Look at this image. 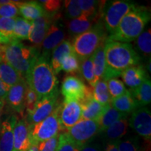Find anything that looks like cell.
Wrapping results in <instances>:
<instances>
[{"instance_id": "cell-39", "label": "cell", "mask_w": 151, "mask_h": 151, "mask_svg": "<svg viewBox=\"0 0 151 151\" xmlns=\"http://www.w3.org/2000/svg\"><path fill=\"white\" fill-rule=\"evenodd\" d=\"M64 4H65L66 14L69 18L74 19L83 15L78 1L76 0H66Z\"/></svg>"}, {"instance_id": "cell-23", "label": "cell", "mask_w": 151, "mask_h": 151, "mask_svg": "<svg viewBox=\"0 0 151 151\" xmlns=\"http://www.w3.org/2000/svg\"><path fill=\"white\" fill-rule=\"evenodd\" d=\"M0 79L6 86L10 88L24 78L3 58H0Z\"/></svg>"}, {"instance_id": "cell-31", "label": "cell", "mask_w": 151, "mask_h": 151, "mask_svg": "<svg viewBox=\"0 0 151 151\" xmlns=\"http://www.w3.org/2000/svg\"><path fill=\"white\" fill-rule=\"evenodd\" d=\"M93 97L96 101L103 106L109 105L111 104V98L109 94L106 81L104 80H99L92 88Z\"/></svg>"}, {"instance_id": "cell-5", "label": "cell", "mask_w": 151, "mask_h": 151, "mask_svg": "<svg viewBox=\"0 0 151 151\" xmlns=\"http://www.w3.org/2000/svg\"><path fill=\"white\" fill-rule=\"evenodd\" d=\"M107 38V32L101 20L86 32L73 38L71 44L73 53L80 62L86 60L94 54Z\"/></svg>"}, {"instance_id": "cell-47", "label": "cell", "mask_w": 151, "mask_h": 151, "mask_svg": "<svg viewBox=\"0 0 151 151\" xmlns=\"http://www.w3.org/2000/svg\"><path fill=\"white\" fill-rule=\"evenodd\" d=\"M5 101H3V100L0 99V129H1V123H2V121H1V116H2V112L4 106Z\"/></svg>"}, {"instance_id": "cell-33", "label": "cell", "mask_w": 151, "mask_h": 151, "mask_svg": "<svg viewBox=\"0 0 151 151\" xmlns=\"http://www.w3.org/2000/svg\"><path fill=\"white\" fill-rule=\"evenodd\" d=\"M137 49L146 57H150L151 54V31L150 28L143 32L135 40Z\"/></svg>"}, {"instance_id": "cell-10", "label": "cell", "mask_w": 151, "mask_h": 151, "mask_svg": "<svg viewBox=\"0 0 151 151\" xmlns=\"http://www.w3.org/2000/svg\"><path fill=\"white\" fill-rule=\"evenodd\" d=\"M128 124L145 140L151 139V113L146 107H139L132 113Z\"/></svg>"}, {"instance_id": "cell-44", "label": "cell", "mask_w": 151, "mask_h": 151, "mask_svg": "<svg viewBox=\"0 0 151 151\" xmlns=\"http://www.w3.org/2000/svg\"><path fill=\"white\" fill-rule=\"evenodd\" d=\"M78 151H104L102 148L97 143H87L82 146H77Z\"/></svg>"}, {"instance_id": "cell-25", "label": "cell", "mask_w": 151, "mask_h": 151, "mask_svg": "<svg viewBox=\"0 0 151 151\" xmlns=\"http://www.w3.org/2000/svg\"><path fill=\"white\" fill-rule=\"evenodd\" d=\"M128 114L119 112L116 109H113L109 104L107 106L105 111H104L99 120H97L99 127V132H103L106 129H108L111 124L116 122L119 120L123 118H127Z\"/></svg>"}, {"instance_id": "cell-35", "label": "cell", "mask_w": 151, "mask_h": 151, "mask_svg": "<svg viewBox=\"0 0 151 151\" xmlns=\"http://www.w3.org/2000/svg\"><path fill=\"white\" fill-rule=\"evenodd\" d=\"M106 84L109 94L112 99L123 95L128 92L123 82L118 78L109 79L106 81Z\"/></svg>"}, {"instance_id": "cell-16", "label": "cell", "mask_w": 151, "mask_h": 151, "mask_svg": "<svg viewBox=\"0 0 151 151\" xmlns=\"http://www.w3.org/2000/svg\"><path fill=\"white\" fill-rule=\"evenodd\" d=\"M82 109V119L84 120H99L107 106H103L94 99L92 88L88 87L86 97L81 102Z\"/></svg>"}, {"instance_id": "cell-29", "label": "cell", "mask_w": 151, "mask_h": 151, "mask_svg": "<svg viewBox=\"0 0 151 151\" xmlns=\"http://www.w3.org/2000/svg\"><path fill=\"white\" fill-rule=\"evenodd\" d=\"M105 42L100 45L92 55L94 74L98 81L103 79L106 71Z\"/></svg>"}, {"instance_id": "cell-6", "label": "cell", "mask_w": 151, "mask_h": 151, "mask_svg": "<svg viewBox=\"0 0 151 151\" xmlns=\"http://www.w3.org/2000/svg\"><path fill=\"white\" fill-rule=\"evenodd\" d=\"M60 104L53 112L43 121L29 127L31 143H40L60 134V132L65 131L60 120Z\"/></svg>"}, {"instance_id": "cell-9", "label": "cell", "mask_w": 151, "mask_h": 151, "mask_svg": "<svg viewBox=\"0 0 151 151\" xmlns=\"http://www.w3.org/2000/svg\"><path fill=\"white\" fill-rule=\"evenodd\" d=\"M58 97L59 91L55 92L48 97L38 100L33 110L30 113H27V118L25 120L29 126L39 123L48 118L60 105Z\"/></svg>"}, {"instance_id": "cell-3", "label": "cell", "mask_w": 151, "mask_h": 151, "mask_svg": "<svg viewBox=\"0 0 151 151\" xmlns=\"http://www.w3.org/2000/svg\"><path fill=\"white\" fill-rule=\"evenodd\" d=\"M150 20V13L144 6L137 5L123 17L118 27L107 38L108 40L129 43L135 41Z\"/></svg>"}, {"instance_id": "cell-45", "label": "cell", "mask_w": 151, "mask_h": 151, "mask_svg": "<svg viewBox=\"0 0 151 151\" xmlns=\"http://www.w3.org/2000/svg\"><path fill=\"white\" fill-rule=\"evenodd\" d=\"M9 88L6 86L0 79V99L5 101L7 93H8Z\"/></svg>"}, {"instance_id": "cell-34", "label": "cell", "mask_w": 151, "mask_h": 151, "mask_svg": "<svg viewBox=\"0 0 151 151\" xmlns=\"http://www.w3.org/2000/svg\"><path fill=\"white\" fill-rule=\"evenodd\" d=\"M61 70L73 76L80 72V61L73 52L67 55L62 61Z\"/></svg>"}, {"instance_id": "cell-48", "label": "cell", "mask_w": 151, "mask_h": 151, "mask_svg": "<svg viewBox=\"0 0 151 151\" xmlns=\"http://www.w3.org/2000/svg\"><path fill=\"white\" fill-rule=\"evenodd\" d=\"M27 151H39V144L38 143H31L29 148Z\"/></svg>"}, {"instance_id": "cell-46", "label": "cell", "mask_w": 151, "mask_h": 151, "mask_svg": "<svg viewBox=\"0 0 151 151\" xmlns=\"http://www.w3.org/2000/svg\"><path fill=\"white\" fill-rule=\"evenodd\" d=\"M105 151H118V141L109 142L106 147Z\"/></svg>"}, {"instance_id": "cell-38", "label": "cell", "mask_w": 151, "mask_h": 151, "mask_svg": "<svg viewBox=\"0 0 151 151\" xmlns=\"http://www.w3.org/2000/svg\"><path fill=\"white\" fill-rule=\"evenodd\" d=\"M118 151H143L136 138L118 141Z\"/></svg>"}, {"instance_id": "cell-18", "label": "cell", "mask_w": 151, "mask_h": 151, "mask_svg": "<svg viewBox=\"0 0 151 151\" xmlns=\"http://www.w3.org/2000/svg\"><path fill=\"white\" fill-rule=\"evenodd\" d=\"M18 120L13 115L2 122L0 129V151H13L14 148V128Z\"/></svg>"}, {"instance_id": "cell-41", "label": "cell", "mask_w": 151, "mask_h": 151, "mask_svg": "<svg viewBox=\"0 0 151 151\" xmlns=\"http://www.w3.org/2000/svg\"><path fill=\"white\" fill-rule=\"evenodd\" d=\"M44 11L50 14H55L61 7V1L58 0H41L39 1Z\"/></svg>"}, {"instance_id": "cell-22", "label": "cell", "mask_w": 151, "mask_h": 151, "mask_svg": "<svg viewBox=\"0 0 151 151\" xmlns=\"http://www.w3.org/2000/svg\"><path fill=\"white\" fill-rule=\"evenodd\" d=\"M72 52H73L71 43L67 40L62 41L52 50L50 65L55 74H58L62 71V63L64 59Z\"/></svg>"}, {"instance_id": "cell-2", "label": "cell", "mask_w": 151, "mask_h": 151, "mask_svg": "<svg viewBox=\"0 0 151 151\" xmlns=\"http://www.w3.org/2000/svg\"><path fill=\"white\" fill-rule=\"evenodd\" d=\"M27 86L37 94L38 100L58 92V80L48 59L42 55L38 58L25 78Z\"/></svg>"}, {"instance_id": "cell-24", "label": "cell", "mask_w": 151, "mask_h": 151, "mask_svg": "<svg viewBox=\"0 0 151 151\" xmlns=\"http://www.w3.org/2000/svg\"><path fill=\"white\" fill-rule=\"evenodd\" d=\"M132 97L135 100L138 106L145 107L150 104L151 101V82L148 77L138 88L129 90Z\"/></svg>"}, {"instance_id": "cell-19", "label": "cell", "mask_w": 151, "mask_h": 151, "mask_svg": "<svg viewBox=\"0 0 151 151\" xmlns=\"http://www.w3.org/2000/svg\"><path fill=\"white\" fill-rule=\"evenodd\" d=\"M124 84L131 90L138 88L148 76L145 68L141 65H137L126 69L120 75Z\"/></svg>"}, {"instance_id": "cell-37", "label": "cell", "mask_w": 151, "mask_h": 151, "mask_svg": "<svg viewBox=\"0 0 151 151\" xmlns=\"http://www.w3.org/2000/svg\"><path fill=\"white\" fill-rule=\"evenodd\" d=\"M56 151H78V148L67 132H63L59 134Z\"/></svg>"}, {"instance_id": "cell-11", "label": "cell", "mask_w": 151, "mask_h": 151, "mask_svg": "<svg viewBox=\"0 0 151 151\" xmlns=\"http://www.w3.org/2000/svg\"><path fill=\"white\" fill-rule=\"evenodd\" d=\"M88 88L83 81L78 77L67 76L62 84L61 92L64 101H76L81 102L86 97Z\"/></svg>"}, {"instance_id": "cell-40", "label": "cell", "mask_w": 151, "mask_h": 151, "mask_svg": "<svg viewBox=\"0 0 151 151\" xmlns=\"http://www.w3.org/2000/svg\"><path fill=\"white\" fill-rule=\"evenodd\" d=\"M19 14L18 8L14 1L0 5V18H16Z\"/></svg>"}, {"instance_id": "cell-12", "label": "cell", "mask_w": 151, "mask_h": 151, "mask_svg": "<svg viewBox=\"0 0 151 151\" xmlns=\"http://www.w3.org/2000/svg\"><path fill=\"white\" fill-rule=\"evenodd\" d=\"M57 14H50L46 12L45 14H43L40 18L32 22V27L29 40L33 44L34 48L37 50H39L41 48L42 42L45 36L50 24L58 16Z\"/></svg>"}, {"instance_id": "cell-27", "label": "cell", "mask_w": 151, "mask_h": 151, "mask_svg": "<svg viewBox=\"0 0 151 151\" xmlns=\"http://www.w3.org/2000/svg\"><path fill=\"white\" fill-rule=\"evenodd\" d=\"M79 6L83 14L88 17H99L102 18V13L106 1L79 0Z\"/></svg>"}, {"instance_id": "cell-13", "label": "cell", "mask_w": 151, "mask_h": 151, "mask_svg": "<svg viewBox=\"0 0 151 151\" xmlns=\"http://www.w3.org/2000/svg\"><path fill=\"white\" fill-rule=\"evenodd\" d=\"M25 79H22L18 83L9 88L5 101L9 108L22 116L25 111V95L27 88Z\"/></svg>"}, {"instance_id": "cell-28", "label": "cell", "mask_w": 151, "mask_h": 151, "mask_svg": "<svg viewBox=\"0 0 151 151\" xmlns=\"http://www.w3.org/2000/svg\"><path fill=\"white\" fill-rule=\"evenodd\" d=\"M128 126L127 118L119 120L103 132L104 137L107 140L110 141V142L120 140L127 134Z\"/></svg>"}, {"instance_id": "cell-7", "label": "cell", "mask_w": 151, "mask_h": 151, "mask_svg": "<svg viewBox=\"0 0 151 151\" xmlns=\"http://www.w3.org/2000/svg\"><path fill=\"white\" fill-rule=\"evenodd\" d=\"M137 5L133 1L127 0L106 1L101 20L107 32L111 35L118 27L123 17L134 9Z\"/></svg>"}, {"instance_id": "cell-50", "label": "cell", "mask_w": 151, "mask_h": 151, "mask_svg": "<svg viewBox=\"0 0 151 151\" xmlns=\"http://www.w3.org/2000/svg\"><path fill=\"white\" fill-rule=\"evenodd\" d=\"M148 70L149 71V73H150V71H151V70H150V59L149 60V64L148 65Z\"/></svg>"}, {"instance_id": "cell-4", "label": "cell", "mask_w": 151, "mask_h": 151, "mask_svg": "<svg viewBox=\"0 0 151 151\" xmlns=\"http://www.w3.org/2000/svg\"><path fill=\"white\" fill-rule=\"evenodd\" d=\"M39 56V50L33 46H26L14 39L5 45L3 58L25 79Z\"/></svg>"}, {"instance_id": "cell-26", "label": "cell", "mask_w": 151, "mask_h": 151, "mask_svg": "<svg viewBox=\"0 0 151 151\" xmlns=\"http://www.w3.org/2000/svg\"><path fill=\"white\" fill-rule=\"evenodd\" d=\"M110 105L119 112L125 114L132 113L135 109L139 108L135 100L128 90L127 93L120 97L111 99Z\"/></svg>"}, {"instance_id": "cell-1", "label": "cell", "mask_w": 151, "mask_h": 151, "mask_svg": "<svg viewBox=\"0 0 151 151\" xmlns=\"http://www.w3.org/2000/svg\"><path fill=\"white\" fill-rule=\"evenodd\" d=\"M106 71L102 80L120 76L127 68L139 65L141 58L129 43L106 39L105 42Z\"/></svg>"}, {"instance_id": "cell-14", "label": "cell", "mask_w": 151, "mask_h": 151, "mask_svg": "<svg viewBox=\"0 0 151 151\" xmlns=\"http://www.w3.org/2000/svg\"><path fill=\"white\" fill-rule=\"evenodd\" d=\"M60 120L65 129H68L82 119V109L76 101H65L60 104Z\"/></svg>"}, {"instance_id": "cell-43", "label": "cell", "mask_w": 151, "mask_h": 151, "mask_svg": "<svg viewBox=\"0 0 151 151\" xmlns=\"http://www.w3.org/2000/svg\"><path fill=\"white\" fill-rule=\"evenodd\" d=\"M58 139L59 134L52 139L39 143V151H56L58 144Z\"/></svg>"}, {"instance_id": "cell-36", "label": "cell", "mask_w": 151, "mask_h": 151, "mask_svg": "<svg viewBox=\"0 0 151 151\" xmlns=\"http://www.w3.org/2000/svg\"><path fill=\"white\" fill-rule=\"evenodd\" d=\"M16 22V18H0V35L9 39L14 40V29Z\"/></svg>"}, {"instance_id": "cell-30", "label": "cell", "mask_w": 151, "mask_h": 151, "mask_svg": "<svg viewBox=\"0 0 151 151\" xmlns=\"http://www.w3.org/2000/svg\"><path fill=\"white\" fill-rule=\"evenodd\" d=\"M32 24L31 21L25 20L21 17H17L14 29V39L17 40H28L31 32Z\"/></svg>"}, {"instance_id": "cell-15", "label": "cell", "mask_w": 151, "mask_h": 151, "mask_svg": "<svg viewBox=\"0 0 151 151\" xmlns=\"http://www.w3.org/2000/svg\"><path fill=\"white\" fill-rule=\"evenodd\" d=\"M58 18V16L56 17L54 21L50 24L42 42V46H41L42 55H41L45 57L47 59H49L50 55L52 50L62 41H65L66 38L65 29L55 22V20Z\"/></svg>"}, {"instance_id": "cell-21", "label": "cell", "mask_w": 151, "mask_h": 151, "mask_svg": "<svg viewBox=\"0 0 151 151\" xmlns=\"http://www.w3.org/2000/svg\"><path fill=\"white\" fill-rule=\"evenodd\" d=\"M15 4L18 8L19 14L22 16V18L29 21L32 22L40 18L46 11L42 7V6L39 1H14Z\"/></svg>"}, {"instance_id": "cell-42", "label": "cell", "mask_w": 151, "mask_h": 151, "mask_svg": "<svg viewBox=\"0 0 151 151\" xmlns=\"http://www.w3.org/2000/svg\"><path fill=\"white\" fill-rule=\"evenodd\" d=\"M37 101L38 97L36 92L32 88H30L29 86H27L25 95V103H24L25 110L27 111V113H30L33 110Z\"/></svg>"}, {"instance_id": "cell-32", "label": "cell", "mask_w": 151, "mask_h": 151, "mask_svg": "<svg viewBox=\"0 0 151 151\" xmlns=\"http://www.w3.org/2000/svg\"><path fill=\"white\" fill-rule=\"evenodd\" d=\"M80 73L90 87L93 88L98 80L94 74L92 55L80 62Z\"/></svg>"}, {"instance_id": "cell-20", "label": "cell", "mask_w": 151, "mask_h": 151, "mask_svg": "<svg viewBox=\"0 0 151 151\" xmlns=\"http://www.w3.org/2000/svg\"><path fill=\"white\" fill-rule=\"evenodd\" d=\"M101 20V18L99 17H88L83 14L78 18L67 21L68 32L71 36L76 37L89 30L94 24Z\"/></svg>"}, {"instance_id": "cell-8", "label": "cell", "mask_w": 151, "mask_h": 151, "mask_svg": "<svg viewBox=\"0 0 151 151\" xmlns=\"http://www.w3.org/2000/svg\"><path fill=\"white\" fill-rule=\"evenodd\" d=\"M99 132V127L97 120L84 119H81L73 127L67 129V133L76 146L91 142L92 139Z\"/></svg>"}, {"instance_id": "cell-17", "label": "cell", "mask_w": 151, "mask_h": 151, "mask_svg": "<svg viewBox=\"0 0 151 151\" xmlns=\"http://www.w3.org/2000/svg\"><path fill=\"white\" fill-rule=\"evenodd\" d=\"M30 145L29 124L24 118L18 120L14 128L13 151H27Z\"/></svg>"}, {"instance_id": "cell-49", "label": "cell", "mask_w": 151, "mask_h": 151, "mask_svg": "<svg viewBox=\"0 0 151 151\" xmlns=\"http://www.w3.org/2000/svg\"><path fill=\"white\" fill-rule=\"evenodd\" d=\"M10 41H9V39H6V38L3 37L2 36L0 35V43H1V44L6 45V44H7V43H9V42H10Z\"/></svg>"}]
</instances>
